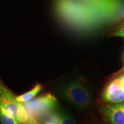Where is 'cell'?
<instances>
[{"label": "cell", "mask_w": 124, "mask_h": 124, "mask_svg": "<svg viewBox=\"0 0 124 124\" xmlns=\"http://www.w3.org/2000/svg\"><path fill=\"white\" fill-rule=\"evenodd\" d=\"M102 100L112 103L124 101V79L121 76L111 80L107 85L102 93Z\"/></svg>", "instance_id": "cell-4"}, {"label": "cell", "mask_w": 124, "mask_h": 124, "mask_svg": "<svg viewBox=\"0 0 124 124\" xmlns=\"http://www.w3.org/2000/svg\"><path fill=\"white\" fill-rule=\"evenodd\" d=\"M56 111L59 118V124H77L72 116L58 106Z\"/></svg>", "instance_id": "cell-7"}, {"label": "cell", "mask_w": 124, "mask_h": 124, "mask_svg": "<svg viewBox=\"0 0 124 124\" xmlns=\"http://www.w3.org/2000/svg\"><path fill=\"white\" fill-rule=\"evenodd\" d=\"M0 110L15 118L18 123L25 124L29 116L24 105L17 101L16 96L0 79Z\"/></svg>", "instance_id": "cell-2"}, {"label": "cell", "mask_w": 124, "mask_h": 124, "mask_svg": "<svg viewBox=\"0 0 124 124\" xmlns=\"http://www.w3.org/2000/svg\"><path fill=\"white\" fill-rule=\"evenodd\" d=\"M0 121L2 124H18L15 118L0 110Z\"/></svg>", "instance_id": "cell-8"}, {"label": "cell", "mask_w": 124, "mask_h": 124, "mask_svg": "<svg viewBox=\"0 0 124 124\" xmlns=\"http://www.w3.org/2000/svg\"><path fill=\"white\" fill-rule=\"evenodd\" d=\"M43 89V86L40 84H37L31 90L16 96V100L20 103H25L32 100Z\"/></svg>", "instance_id": "cell-6"}, {"label": "cell", "mask_w": 124, "mask_h": 124, "mask_svg": "<svg viewBox=\"0 0 124 124\" xmlns=\"http://www.w3.org/2000/svg\"><path fill=\"white\" fill-rule=\"evenodd\" d=\"M59 93L67 103L79 109L87 108L92 102L90 91L81 79L65 83L60 88Z\"/></svg>", "instance_id": "cell-1"}, {"label": "cell", "mask_w": 124, "mask_h": 124, "mask_svg": "<svg viewBox=\"0 0 124 124\" xmlns=\"http://www.w3.org/2000/svg\"><path fill=\"white\" fill-rule=\"evenodd\" d=\"M101 111L111 124H124V105L122 103L104 105L101 108Z\"/></svg>", "instance_id": "cell-5"}, {"label": "cell", "mask_w": 124, "mask_h": 124, "mask_svg": "<svg viewBox=\"0 0 124 124\" xmlns=\"http://www.w3.org/2000/svg\"><path fill=\"white\" fill-rule=\"evenodd\" d=\"M44 124H55V122L51 121H46Z\"/></svg>", "instance_id": "cell-11"}, {"label": "cell", "mask_w": 124, "mask_h": 124, "mask_svg": "<svg viewBox=\"0 0 124 124\" xmlns=\"http://www.w3.org/2000/svg\"><path fill=\"white\" fill-rule=\"evenodd\" d=\"M123 71H124V65L123 67H122V69H121V70H120V71H118V73H119V72H123Z\"/></svg>", "instance_id": "cell-12"}, {"label": "cell", "mask_w": 124, "mask_h": 124, "mask_svg": "<svg viewBox=\"0 0 124 124\" xmlns=\"http://www.w3.org/2000/svg\"><path fill=\"white\" fill-rule=\"evenodd\" d=\"M121 77H122V78H123L124 79V75H121Z\"/></svg>", "instance_id": "cell-13"}, {"label": "cell", "mask_w": 124, "mask_h": 124, "mask_svg": "<svg viewBox=\"0 0 124 124\" xmlns=\"http://www.w3.org/2000/svg\"><path fill=\"white\" fill-rule=\"evenodd\" d=\"M112 35L114 36L124 37V23L119 26V27L113 32Z\"/></svg>", "instance_id": "cell-9"}, {"label": "cell", "mask_w": 124, "mask_h": 124, "mask_svg": "<svg viewBox=\"0 0 124 124\" xmlns=\"http://www.w3.org/2000/svg\"><path fill=\"white\" fill-rule=\"evenodd\" d=\"M25 108L29 117L36 119L43 118L58 106V100L51 93H46L36 98L24 103Z\"/></svg>", "instance_id": "cell-3"}, {"label": "cell", "mask_w": 124, "mask_h": 124, "mask_svg": "<svg viewBox=\"0 0 124 124\" xmlns=\"http://www.w3.org/2000/svg\"><path fill=\"white\" fill-rule=\"evenodd\" d=\"M25 124H39L37 121L36 120L33 118H29V120Z\"/></svg>", "instance_id": "cell-10"}]
</instances>
